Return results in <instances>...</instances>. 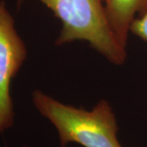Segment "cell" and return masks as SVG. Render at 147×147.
<instances>
[{"instance_id":"8992f818","label":"cell","mask_w":147,"mask_h":147,"mask_svg":"<svg viewBox=\"0 0 147 147\" xmlns=\"http://www.w3.org/2000/svg\"><path fill=\"white\" fill-rule=\"evenodd\" d=\"M6 147H7V146H6Z\"/></svg>"},{"instance_id":"277c9868","label":"cell","mask_w":147,"mask_h":147,"mask_svg":"<svg viewBox=\"0 0 147 147\" xmlns=\"http://www.w3.org/2000/svg\"><path fill=\"white\" fill-rule=\"evenodd\" d=\"M107 20L118 42L127 50L133 21L146 10L147 0H103Z\"/></svg>"},{"instance_id":"6da1fadb","label":"cell","mask_w":147,"mask_h":147,"mask_svg":"<svg viewBox=\"0 0 147 147\" xmlns=\"http://www.w3.org/2000/svg\"><path fill=\"white\" fill-rule=\"evenodd\" d=\"M33 105L57 132L61 147L76 143L84 147H123L112 106L100 100L92 110L65 104L41 90L32 92Z\"/></svg>"},{"instance_id":"5b68a950","label":"cell","mask_w":147,"mask_h":147,"mask_svg":"<svg viewBox=\"0 0 147 147\" xmlns=\"http://www.w3.org/2000/svg\"><path fill=\"white\" fill-rule=\"evenodd\" d=\"M130 33L147 42V8L142 15L133 21L130 28Z\"/></svg>"},{"instance_id":"7a4b0ae2","label":"cell","mask_w":147,"mask_h":147,"mask_svg":"<svg viewBox=\"0 0 147 147\" xmlns=\"http://www.w3.org/2000/svg\"><path fill=\"white\" fill-rule=\"evenodd\" d=\"M28 0H17L19 3ZM61 21L56 44L61 46L75 41L90 47L115 65L127 59V50L119 44L107 20L103 0H38Z\"/></svg>"},{"instance_id":"3957f363","label":"cell","mask_w":147,"mask_h":147,"mask_svg":"<svg viewBox=\"0 0 147 147\" xmlns=\"http://www.w3.org/2000/svg\"><path fill=\"white\" fill-rule=\"evenodd\" d=\"M27 58V48L3 1L0 2V133L14 125L10 86Z\"/></svg>"}]
</instances>
